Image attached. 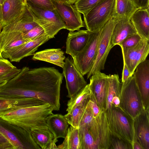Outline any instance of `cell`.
<instances>
[{"mask_svg":"<svg viewBox=\"0 0 149 149\" xmlns=\"http://www.w3.org/2000/svg\"><path fill=\"white\" fill-rule=\"evenodd\" d=\"M145 110L149 109V60L146 59L136 67L132 74Z\"/></svg>","mask_w":149,"mask_h":149,"instance_id":"obj_14","label":"cell"},{"mask_svg":"<svg viewBox=\"0 0 149 149\" xmlns=\"http://www.w3.org/2000/svg\"><path fill=\"white\" fill-rule=\"evenodd\" d=\"M120 103V98L117 96L114 97L112 100L111 104L115 106H119Z\"/></svg>","mask_w":149,"mask_h":149,"instance_id":"obj_45","label":"cell"},{"mask_svg":"<svg viewBox=\"0 0 149 149\" xmlns=\"http://www.w3.org/2000/svg\"><path fill=\"white\" fill-rule=\"evenodd\" d=\"M116 0H103L83 15L84 23L90 32L100 31L113 17Z\"/></svg>","mask_w":149,"mask_h":149,"instance_id":"obj_4","label":"cell"},{"mask_svg":"<svg viewBox=\"0 0 149 149\" xmlns=\"http://www.w3.org/2000/svg\"><path fill=\"white\" fill-rule=\"evenodd\" d=\"M3 26L0 23V33L1 32V30L2 29Z\"/></svg>","mask_w":149,"mask_h":149,"instance_id":"obj_50","label":"cell"},{"mask_svg":"<svg viewBox=\"0 0 149 149\" xmlns=\"http://www.w3.org/2000/svg\"><path fill=\"white\" fill-rule=\"evenodd\" d=\"M122 84V82H120L118 74H110L108 75L106 110L110 108L112 99L114 97L117 96L120 98Z\"/></svg>","mask_w":149,"mask_h":149,"instance_id":"obj_28","label":"cell"},{"mask_svg":"<svg viewBox=\"0 0 149 149\" xmlns=\"http://www.w3.org/2000/svg\"><path fill=\"white\" fill-rule=\"evenodd\" d=\"M134 119V138L143 149H149V109L145 110Z\"/></svg>","mask_w":149,"mask_h":149,"instance_id":"obj_18","label":"cell"},{"mask_svg":"<svg viewBox=\"0 0 149 149\" xmlns=\"http://www.w3.org/2000/svg\"><path fill=\"white\" fill-rule=\"evenodd\" d=\"M25 4L23 0H6L1 5L3 27L9 24L22 11Z\"/></svg>","mask_w":149,"mask_h":149,"instance_id":"obj_23","label":"cell"},{"mask_svg":"<svg viewBox=\"0 0 149 149\" xmlns=\"http://www.w3.org/2000/svg\"><path fill=\"white\" fill-rule=\"evenodd\" d=\"M30 131L33 139L41 149H58L56 144L57 139L48 128Z\"/></svg>","mask_w":149,"mask_h":149,"instance_id":"obj_26","label":"cell"},{"mask_svg":"<svg viewBox=\"0 0 149 149\" xmlns=\"http://www.w3.org/2000/svg\"><path fill=\"white\" fill-rule=\"evenodd\" d=\"M130 20L141 38L149 40V8L137 9Z\"/></svg>","mask_w":149,"mask_h":149,"instance_id":"obj_20","label":"cell"},{"mask_svg":"<svg viewBox=\"0 0 149 149\" xmlns=\"http://www.w3.org/2000/svg\"><path fill=\"white\" fill-rule=\"evenodd\" d=\"M132 149H143L140 143L135 138L132 144Z\"/></svg>","mask_w":149,"mask_h":149,"instance_id":"obj_44","label":"cell"},{"mask_svg":"<svg viewBox=\"0 0 149 149\" xmlns=\"http://www.w3.org/2000/svg\"><path fill=\"white\" fill-rule=\"evenodd\" d=\"M50 38L45 33L19 47L8 55L6 59L11 62H19L25 57L33 55L38 47Z\"/></svg>","mask_w":149,"mask_h":149,"instance_id":"obj_17","label":"cell"},{"mask_svg":"<svg viewBox=\"0 0 149 149\" xmlns=\"http://www.w3.org/2000/svg\"><path fill=\"white\" fill-rule=\"evenodd\" d=\"M8 81L7 80L0 81V88L5 85Z\"/></svg>","mask_w":149,"mask_h":149,"instance_id":"obj_47","label":"cell"},{"mask_svg":"<svg viewBox=\"0 0 149 149\" xmlns=\"http://www.w3.org/2000/svg\"><path fill=\"white\" fill-rule=\"evenodd\" d=\"M105 112L111 133L132 146L135 136L134 119L119 106L112 104Z\"/></svg>","mask_w":149,"mask_h":149,"instance_id":"obj_3","label":"cell"},{"mask_svg":"<svg viewBox=\"0 0 149 149\" xmlns=\"http://www.w3.org/2000/svg\"><path fill=\"white\" fill-rule=\"evenodd\" d=\"M63 74L65 77L67 97L71 98L87 84L83 76L75 66L73 60L69 57L65 59Z\"/></svg>","mask_w":149,"mask_h":149,"instance_id":"obj_10","label":"cell"},{"mask_svg":"<svg viewBox=\"0 0 149 149\" xmlns=\"http://www.w3.org/2000/svg\"><path fill=\"white\" fill-rule=\"evenodd\" d=\"M46 124L48 128L56 138H65L69 124L64 115L53 113L47 118Z\"/></svg>","mask_w":149,"mask_h":149,"instance_id":"obj_24","label":"cell"},{"mask_svg":"<svg viewBox=\"0 0 149 149\" xmlns=\"http://www.w3.org/2000/svg\"><path fill=\"white\" fill-rule=\"evenodd\" d=\"M94 118L89 100L87 103L81 118L79 127L81 126H89Z\"/></svg>","mask_w":149,"mask_h":149,"instance_id":"obj_37","label":"cell"},{"mask_svg":"<svg viewBox=\"0 0 149 149\" xmlns=\"http://www.w3.org/2000/svg\"><path fill=\"white\" fill-rule=\"evenodd\" d=\"M91 93L100 110H106L107 103L108 75L98 72L90 78Z\"/></svg>","mask_w":149,"mask_h":149,"instance_id":"obj_13","label":"cell"},{"mask_svg":"<svg viewBox=\"0 0 149 149\" xmlns=\"http://www.w3.org/2000/svg\"><path fill=\"white\" fill-rule=\"evenodd\" d=\"M38 25L34 21L25 1L24 8L21 13L10 23L3 26L2 31H18L24 34Z\"/></svg>","mask_w":149,"mask_h":149,"instance_id":"obj_16","label":"cell"},{"mask_svg":"<svg viewBox=\"0 0 149 149\" xmlns=\"http://www.w3.org/2000/svg\"><path fill=\"white\" fill-rule=\"evenodd\" d=\"M64 54V52L59 48L47 49L34 53L32 59L49 62L63 68L65 58Z\"/></svg>","mask_w":149,"mask_h":149,"instance_id":"obj_25","label":"cell"},{"mask_svg":"<svg viewBox=\"0 0 149 149\" xmlns=\"http://www.w3.org/2000/svg\"><path fill=\"white\" fill-rule=\"evenodd\" d=\"M122 83L119 106L134 119L145 110L140 93L132 75Z\"/></svg>","mask_w":149,"mask_h":149,"instance_id":"obj_6","label":"cell"},{"mask_svg":"<svg viewBox=\"0 0 149 149\" xmlns=\"http://www.w3.org/2000/svg\"><path fill=\"white\" fill-rule=\"evenodd\" d=\"M138 9L130 0H116L113 18L115 20L128 18Z\"/></svg>","mask_w":149,"mask_h":149,"instance_id":"obj_27","label":"cell"},{"mask_svg":"<svg viewBox=\"0 0 149 149\" xmlns=\"http://www.w3.org/2000/svg\"><path fill=\"white\" fill-rule=\"evenodd\" d=\"M91 91L89 84L68 102L66 111L69 112L84 100L89 98Z\"/></svg>","mask_w":149,"mask_h":149,"instance_id":"obj_34","label":"cell"},{"mask_svg":"<svg viewBox=\"0 0 149 149\" xmlns=\"http://www.w3.org/2000/svg\"><path fill=\"white\" fill-rule=\"evenodd\" d=\"M78 129L70 125L63 143L57 146L59 149H79Z\"/></svg>","mask_w":149,"mask_h":149,"instance_id":"obj_29","label":"cell"},{"mask_svg":"<svg viewBox=\"0 0 149 149\" xmlns=\"http://www.w3.org/2000/svg\"><path fill=\"white\" fill-rule=\"evenodd\" d=\"M53 111L45 103L6 111L0 114V119L27 130L45 129L47 118Z\"/></svg>","mask_w":149,"mask_h":149,"instance_id":"obj_2","label":"cell"},{"mask_svg":"<svg viewBox=\"0 0 149 149\" xmlns=\"http://www.w3.org/2000/svg\"><path fill=\"white\" fill-rule=\"evenodd\" d=\"M23 0V1H25V0Z\"/></svg>","mask_w":149,"mask_h":149,"instance_id":"obj_52","label":"cell"},{"mask_svg":"<svg viewBox=\"0 0 149 149\" xmlns=\"http://www.w3.org/2000/svg\"><path fill=\"white\" fill-rule=\"evenodd\" d=\"M34 20L44 29L50 39L54 37L61 29L65 28L64 23L55 9L50 10L38 7L25 0Z\"/></svg>","mask_w":149,"mask_h":149,"instance_id":"obj_5","label":"cell"},{"mask_svg":"<svg viewBox=\"0 0 149 149\" xmlns=\"http://www.w3.org/2000/svg\"><path fill=\"white\" fill-rule=\"evenodd\" d=\"M109 149H132V146L128 142L111 134Z\"/></svg>","mask_w":149,"mask_h":149,"instance_id":"obj_36","label":"cell"},{"mask_svg":"<svg viewBox=\"0 0 149 149\" xmlns=\"http://www.w3.org/2000/svg\"><path fill=\"white\" fill-rule=\"evenodd\" d=\"M103 0H78L74 6L79 11L84 14Z\"/></svg>","mask_w":149,"mask_h":149,"instance_id":"obj_35","label":"cell"},{"mask_svg":"<svg viewBox=\"0 0 149 149\" xmlns=\"http://www.w3.org/2000/svg\"><path fill=\"white\" fill-rule=\"evenodd\" d=\"M2 22V13H1V6L0 4V23L1 24Z\"/></svg>","mask_w":149,"mask_h":149,"instance_id":"obj_48","label":"cell"},{"mask_svg":"<svg viewBox=\"0 0 149 149\" xmlns=\"http://www.w3.org/2000/svg\"><path fill=\"white\" fill-rule=\"evenodd\" d=\"M6 0H0V4L1 5Z\"/></svg>","mask_w":149,"mask_h":149,"instance_id":"obj_49","label":"cell"},{"mask_svg":"<svg viewBox=\"0 0 149 149\" xmlns=\"http://www.w3.org/2000/svg\"><path fill=\"white\" fill-rule=\"evenodd\" d=\"M115 20L111 37L113 47L119 45L126 38L137 33L129 18H124Z\"/></svg>","mask_w":149,"mask_h":149,"instance_id":"obj_21","label":"cell"},{"mask_svg":"<svg viewBox=\"0 0 149 149\" xmlns=\"http://www.w3.org/2000/svg\"><path fill=\"white\" fill-rule=\"evenodd\" d=\"M123 66L122 73L121 82H125L129 77L130 74L127 66L123 60Z\"/></svg>","mask_w":149,"mask_h":149,"instance_id":"obj_43","label":"cell"},{"mask_svg":"<svg viewBox=\"0 0 149 149\" xmlns=\"http://www.w3.org/2000/svg\"><path fill=\"white\" fill-rule=\"evenodd\" d=\"M13 149L9 141L0 133V149Z\"/></svg>","mask_w":149,"mask_h":149,"instance_id":"obj_41","label":"cell"},{"mask_svg":"<svg viewBox=\"0 0 149 149\" xmlns=\"http://www.w3.org/2000/svg\"><path fill=\"white\" fill-rule=\"evenodd\" d=\"M60 1L66 3V0H56Z\"/></svg>","mask_w":149,"mask_h":149,"instance_id":"obj_51","label":"cell"},{"mask_svg":"<svg viewBox=\"0 0 149 149\" xmlns=\"http://www.w3.org/2000/svg\"><path fill=\"white\" fill-rule=\"evenodd\" d=\"M63 77L54 67L30 69L24 67L12 79L13 83L2 89L1 95L7 98H35L49 104L53 110L59 111Z\"/></svg>","mask_w":149,"mask_h":149,"instance_id":"obj_1","label":"cell"},{"mask_svg":"<svg viewBox=\"0 0 149 149\" xmlns=\"http://www.w3.org/2000/svg\"><path fill=\"white\" fill-rule=\"evenodd\" d=\"M89 35L90 31L87 30L70 31L66 40V53L72 58L76 56L86 45Z\"/></svg>","mask_w":149,"mask_h":149,"instance_id":"obj_19","label":"cell"},{"mask_svg":"<svg viewBox=\"0 0 149 149\" xmlns=\"http://www.w3.org/2000/svg\"><path fill=\"white\" fill-rule=\"evenodd\" d=\"M0 133L10 142L14 149H25L26 147L16 135L3 123L0 119Z\"/></svg>","mask_w":149,"mask_h":149,"instance_id":"obj_33","label":"cell"},{"mask_svg":"<svg viewBox=\"0 0 149 149\" xmlns=\"http://www.w3.org/2000/svg\"><path fill=\"white\" fill-rule=\"evenodd\" d=\"M89 131L97 145L98 149H109L110 132L105 110H101L88 127Z\"/></svg>","mask_w":149,"mask_h":149,"instance_id":"obj_9","label":"cell"},{"mask_svg":"<svg viewBox=\"0 0 149 149\" xmlns=\"http://www.w3.org/2000/svg\"><path fill=\"white\" fill-rule=\"evenodd\" d=\"M45 33L43 29L38 25L27 33L23 34V37L27 42Z\"/></svg>","mask_w":149,"mask_h":149,"instance_id":"obj_39","label":"cell"},{"mask_svg":"<svg viewBox=\"0 0 149 149\" xmlns=\"http://www.w3.org/2000/svg\"><path fill=\"white\" fill-rule=\"evenodd\" d=\"M0 58H1V57H0Z\"/></svg>","mask_w":149,"mask_h":149,"instance_id":"obj_53","label":"cell"},{"mask_svg":"<svg viewBox=\"0 0 149 149\" xmlns=\"http://www.w3.org/2000/svg\"><path fill=\"white\" fill-rule=\"evenodd\" d=\"M8 59L0 58V81L10 80L15 77L21 71Z\"/></svg>","mask_w":149,"mask_h":149,"instance_id":"obj_30","label":"cell"},{"mask_svg":"<svg viewBox=\"0 0 149 149\" xmlns=\"http://www.w3.org/2000/svg\"><path fill=\"white\" fill-rule=\"evenodd\" d=\"M116 20L113 17L110 19L101 30L98 45L97 54L94 65L87 74V79L97 72L104 69V65L109 54L113 47L111 37Z\"/></svg>","mask_w":149,"mask_h":149,"instance_id":"obj_7","label":"cell"},{"mask_svg":"<svg viewBox=\"0 0 149 149\" xmlns=\"http://www.w3.org/2000/svg\"><path fill=\"white\" fill-rule=\"evenodd\" d=\"M34 5L42 8L50 10L55 9V7L52 0H25Z\"/></svg>","mask_w":149,"mask_h":149,"instance_id":"obj_40","label":"cell"},{"mask_svg":"<svg viewBox=\"0 0 149 149\" xmlns=\"http://www.w3.org/2000/svg\"><path fill=\"white\" fill-rule=\"evenodd\" d=\"M149 40L142 39L135 46L128 48H121L124 60L132 75L137 66L144 61L149 53Z\"/></svg>","mask_w":149,"mask_h":149,"instance_id":"obj_12","label":"cell"},{"mask_svg":"<svg viewBox=\"0 0 149 149\" xmlns=\"http://www.w3.org/2000/svg\"><path fill=\"white\" fill-rule=\"evenodd\" d=\"M23 33L18 31H4L0 33V56L6 58L19 47L26 42Z\"/></svg>","mask_w":149,"mask_h":149,"instance_id":"obj_15","label":"cell"},{"mask_svg":"<svg viewBox=\"0 0 149 149\" xmlns=\"http://www.w3.org/2000/svg\"><path fill=\"white\" fill-rule=\"evenodd\" d=\"M55 9L64 23L65 28L69 31H79L85 27L81 15L73 4L56 0H52Z\"/></svg>","mask_w":149,"mask_h":149,"instance_id":"obj_11","label":"cell"},{"mask_svg":"<svg viewBox=\"0 0 149 149\" xmlns=\"http://www.w3.org/2000/svg\"><path fill=\"white\" fill-rule=\"evenodd\" d=\"M45 103H47L32 97L12 98L0 97V114L8 111Z\"/></svg>","mask_w":149,"mask_h":149,"instance_id":"obj_22","label":"cell"},{"mask_svg":"<svg viewBox=\"0 0 149 149\" xmlns=\"http://www.w3.org/2000/svg\"><path fill=\"white\" fill-rule=\"evenodd\" d=\"M141 39L137 33L134 34L125 39L119 45L123 49L130 48L136 45Z\"/></svg>","mask_w":149,"mask_h":149,"instance_id":"obj_38","label":"cell"},{"mask_svg":"<svg viewBox=\"0 0 149 149\" xmlns=\"http://www.w3.org/2000/svg\"><path fill=\"white\" fill-rule=\"evenodd\" d=\"M89 100V98L84 100L64 115L69 125L77 129L79 128L81 118Z\"/></svg>","mask_w":149,"mask_h":149,"instance_id":"obj_32","label":"cell"},{"mask_svg":"<svg viewBox=\"0 0 149 149\" xmlns=\"http://www.w3.org/2000/svg\"><path fill=\"white\" fill-rule=\"evenodd\" d=\"M101 30L96 32L90 31L86 45L81 52L72 58L75 66L83 76L90 71L95 62Z\"/></svg>","mask_w":149,"mask_h":149,"instance_id":"obj_8","label":"cell"},{"mask_svg":"<svg viewBox=\"0 0 149 149\" xmlns=\"http://www.w3.org/2000/svg\"><path fill=\"white\" fill-rule=\"evenodd\" d=\"M79 149H98L97 146L87 126L80 127L78 129Z\"/></svg>","mask_w":149,"mask_h":149,"instance_id":"obj_31","label":"cell"},{"mask_svg":"<svg viewBox=\"0 0 149 149\" xmlns=\"http://www.w3.org/2000/svg\"><path fill=\"white\" fill-rule=\"evenodd\" d=\"M78 0H66V3L70 4H74Z\"/></svg>","mask_w":149,"mask_h":149,"instance_id":"obj_46","label":"cell"},{"mask_svg":"<svg viewBox=\"0 0 149 149\" xmlns=\"http://www.w3.org/2000/svg\"><path fill=\"white\" fill-rule=\"evenodd\" d=\"M137 9L148 8L149 0H130Z\"/></svg>","mask_w":149,"mask_h":149,"instance_id":"obj_42","label":"cell"}]
</instances>
